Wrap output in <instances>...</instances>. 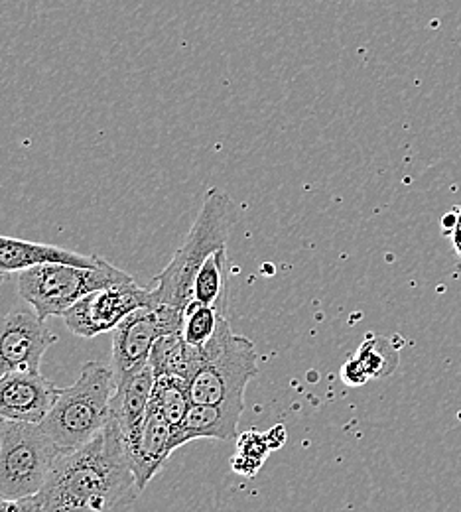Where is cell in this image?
Segmentation results:
<instances>
[{
  "instance_id": "obj_20",
  "label": "cell",
  "mask_w": 461,
  "mask_h": 512,
  "mask_svg": "<svg viewBox=\"0 0 461 512\" xmlns=\"http://www.w3.org/2000/svg\"><path fill=\"white\" fill-rule=\"evenodd\" d=\"M237 453L264 463L268 453H270L268 442H266V434L259 432V430H249V432L237 436Z\"/></svg>"
},
{
  "instance_id": "obj_7",
  "label": "cell",
  "mask_w": 461,
  "mask_h": 512,
  "mask_svg": "<svg viewBox=\"0 0 461 512\" xmlns=\"http://www.w3.org/2000/svg\"><path fill=\"white\" fill-rule=\"evenodd\" d=\"M184 310L150 304L134 310L113 331V373L121 383L148 365L158 337L180 331Z\"/></svg>"
},
{
  "instance_id": "obj_23",
  "label": "cell",
  "mask_w": 461,
  "mask_h": 512,
  "mask_svg": "<svg viewBox=\"0 0 461 512\" xmlns=\"http://www.w3.org/2000/svg\"><path fill=\"white\" fill-rule=\"evenodd\" d=\"M263 461H257V459H251L247 455H241V453H235L231 457V469L237 473V475H243V477H255L261 467H263Z\"/></svg>"
},
{
  "instance_id": "obj_10",
  "label": "cell",
  "mask_w": 461,
  "mask_h": 512,
  "mask_svg": "<svg viewBox=\"0 0 461 512\" xmlns=\"http://www.w3.org/2000/svg\"><path fill=\"white\" fill-rule=\"evenodd\" d=\"M60 390L42 373H8L0 377V426L8 422L42 424Z\"/></svg>"
},
{
  "instance_id": "obj_13",
  "label": "cell",
  "mask_w": 461,
  "mask_h": 512,
  "mask_svg": "<svg viewBox=\"0 0 461 512\" xmlns=\"http://www.w3.org/2000/svg\"><path fill=\"white\" fill-rule=\"evenodd\" d=\"M243 412L211 404H192L186 418L174 428V448H182L196 440H237V428Z\"/></svg>"
},
{
  "instance_id": "obj_15",
  "label": "cell",
  "mask_w": 461,
  "mask_h": 512,
  "mask_svg": "<svg viewBox=\"0 0 461 512\" xmlns=\"http://www.w3.org/2000/svg\"><path fill=\"white\" fill-rule=\"evenodd\" d=\"M148 365L154 373V379L158 377H178L188 383L190 367H192V347L184 341L180 331L166 333L156 339Z\"/></svg>"
},
{
  "instance_id": "obj_6",
  "label": "cell",
  "mask_w": 461,
  "mask_h": 512,
  "mask_svg": "<svg viewBox=\"0 0 461 512\" xmlns=\"http://www.w3.org/2000/svg\"><path fill=\"white\" fill-rule=\"evenodd\" d=\"M64 449L42 424L8 422L0 426V497L40 495Z\"/></svg>"
},
{
  "instance_id": "obj_5",
  "label": "cell",
  "mask_w": 461,
  "mask_h": 512,
  "mask_svg": "<svg viewBox=\"0 0 461 512\" xmlns=\"http://www.w3.org/2000/svg\"><path fill=\"white\" fill-rule=\"evenodd\" d=\"M134 282L131 274L99 256L91 268L73 264H46L20 272L16 278L20 298L42 318H62L71 306L91 292Z\"/></svg>"
},
{
  "instance_id": "obj_18",
  "label": "cell",
  "mask_w": 461,
  "mask_h": 512,
  "mask_svg": "<svg viewBox=\"0 0 461 512\" xmlns=\"http://www.w3.org/2000/svg\"><path fill=\"white\" fill-rule=\"evenodd\" d=\"M355 357L363 365L371 381L391 377L400 361L398 347L393 345L391 339L381 335H367L365 341L359 345Z\"/></svg>"
},
{
  "instance_id": "obj_27",
  "label": "cell",
  "mask_w": 461,
  "mask_h": 512,
  "mask_svg": "<svg viewBox=\"0 0 461 512\" xmlns=\"http://www.w3.org/2000/svg\"><path fill=\"white\" fill-rule=\"evenodd\" d=\"M458 227H461V207H458Z\"/></svg>"
},
{
  "instance_id": "obj_12",
  "label": "cell",
  "mask_w": 461,
  "mask_h": 512,
  "mask_svg": "<svg viewBox=\"0 0 461 512\" xmlns=\"http://www.w3.org/2000/svg\"><path fill=\"white\" fill-rule=\"evenodd\" d=\"M99 262L97 255H81L62 247L22 241L0 235V284L20 272L46 264H73L91 268Z\"/></svg>"
},
{
  "instance_id": "obj_3",
  "label": "cell",
  "mask_w": 461,
  "mask_h": 512,
  "mask_svg": "<svg viewBox=\"0 0 461 512\" xmlns=\"http://www.w3.org/2000/svg\"><path fill=\"white\" fill-rule=\"evenodd\" d=\"M259 375V353L255 343L233 331L221 318L211 341L192 347L188 388L194 404H211L243 412L245 390Z\"/></svg>"
},
{
  "instance_id": "obj_8",
  "label": "cell",
  "mask_w": 461,
  "mask_h": 512,
  "mask_svg": "<svg viewBox=\"0 0 461 512\" xmlns=\"http://www.w3.org/2000/svg\"><path fill=\"white\" fill-rule=\"evenodd\" d=\"M150 288H140L136 282L103 288L81 298L62 316L73 335L91 339L101 333L115 331L117 325L134 310L150 306Z\"/></svg>"
},
{
  "instance_id": "obj_14",
  "label": "cell",
  "mask_w": 461,
  "mask_h": 512,
  "mask_svg": "<svg viewBox=\"0 0 461 512\" xmlns=\"http://www.w3.org/2000/svg\"><path fill=\"white\" fill-rule=\"evenodd\" d=\"M152 386H154V373L150 365H146L142 371L134 373L129 379L117 383L111 410H113V420L121 428L123 442H131L132 438L140 432L150 408Z\"/></svg>"
},
{
  "instance_id": "obj_22",
  "label": "cell",
  "mask_w": 461,
  "mask_h": 512,
  "mask_svg": "<svg viewBox=\"0 0 461 512\" xmlns=\"http://www.w3.org/2000/svg\"><path fill=\"white\" fill-rule=\"evenodd\" d=\"M42 511V497H26V499H6L0 497V512H40Z\"/></svg>"
},
{
  "instance_id": "obj_4",
  "label": "cell",
  "mask_w": 461,
  "mask_h": 512,
  "mask_svg": "<svg viewBox=\"0 0 461 512\" xmlns=\"http://www.w3.org/2000/svg\"><path fill=\"white\" fill-rule=\"evenodd\" d=\"M115 388L113 367H105L99 361L85 363L77 381L60 390L42 428L64 451L89 444L113 420Z\"/></svg>"
},
{
  "instance_id": "obj_24",
  "label": "cell",
  "mask_w": 461,
  "mask_h": 512,
  "mask_svg": "<svg viewBox=\"0 0 461 512\" xmlns=\"http://www.w3.org/2000/svg\"><path fill=\"white\" fill-rule=\"evenodd\" d=\"M266 434V442H268V448L270 451H276V449L284 448L286 440H288V432H286V426L284 424H276L272 426Z\"/></svg>"
},
{
  "instance_id": "obj_25",
  "label": "cell",
  "mask_w": 461,
  "mask_h": 512,
  "mask_svg": "<svg viewBox=\"0 0 461 512\" xmlns=\"http://www.w3.org/2000/svg\"><path fill=\"white\" fill-rule=\"evenodd\" d=\"M456 229H458V209H452L442 217V235L452 237Z\"/></svg>"
},
{
  "instance_id": "obj_1",
  "label": "cell",
  "mask_w": 461,
  "mask_h": 512,
  "mask_svg": "<svg viewBox=\"0 0 461 512\" xmlns=\"http://www.w3.org/2000/svg\"><path fill=\"white\" fill-rule=\"evenodd\" d=\"M140 495L115 420L81 448L64 451L40 497V512H115Z\"/></svg>"
},
{
  "instance_id": "obj_21",
  "label": "cell",
  "mask_w": 461,
  "mask_h": 512,
  "mask_svg": "<svg viewBox=\"0 0 461 512\" xmlns=\"http://www.w3.org/2000/svg\"><path fill=\"white\" fill-rule=\"evenodd\" d=\"M339 377L347 386H363L367 381H371L367 371L363 369V365L357 361V357H351L343 363V367L339 371Z\"/></svg>"
},
{
  "instance_id": "obj_9",
  "label": "cell",
  "mask_w": 461,
  "mask_h": 512,
  "mask_svg": "<svg viewBox=\"0 0 461 512\" xmlns=\"http://www.w3.org/2000/svg\"><path fill=\"white\" fill-rule=\"evenodd\" d=\"M58 335L36 312L12 310L0 316V377L8 373H40L46 351Z\"/></svg>"
},
{
  "instance_id": "obj_19",
  "label": "cell",
  "mask_w": 461,
  "mask_h": 512,
  "mask_svg": "<svg viewBox=\"0 0 461 512\" xmlns=\"http://www.w3.org/2000/svg\"><path fill=\"white\" fill-rule=\"evenodd\" d=\"M221 318L223 316L217 308H211V306L201 304L198 300H192L184 308L180 333L190 347L199 349L211 341V337L215 335V331L219 327Z\"/></svg>"
},
{
  "instance_id": "obj_16",
  "label": "cell",
  "mask_w": 461,
  "mask_h": 512,
  "mask_svg": "<svg viewBox=\"0 0 461 512\" xmlns=\"http://www.w3.org/2000/svg\"><path fill=\"white\" fill-rule=\"evenodd\" d=\"M192 394L188 383L178 377H158L154 379L150 408H154L170 426L178 428L192 408Z\"/></svg>"
},
{
  "instance_id": "obj_17",
  "label": "cell",
  "mask_w": 461,
  "mask_h": 512,
  "mask_svg": "<svg viewBox=\"0 0 461 512\" xmlns=\"http://www.w3.org/2000/svg\"><path fill=\"white\" fill-rule=\"evenodd\" d=\"M225 272H227V247L215 251L199 268L194 280V300L221 312L225 298Z\"/></svg>"
},
{
  "instance_id": "obj_26",
  "label": "cell",
  "mask_w": 461,
  "mask_h": 512,
  "mask_svg": "<svg viewBox=\"0 0 461 512\" xmlns=\"http://www.w3.org/2000/svg\"><path fill=\"white\" fill-rule=\"evenodd\" d=\"M450 241H452V245H454V251H456V256H458V260H460L461 264V227H458V229L454 231V235L450 237Z\"/></svg>"
},
{
  "instance_id": "obj_11",
  "label": "cell",
  "mask_w": 461,
  "mask_h": 512,
  "mask_svg": "<svg viewBox=\"0 0 461 512\" xmlns=\"http://www.w3.org/2000/svg\"><path fill=\"white\" fill-rule=\"evenodd\" d=\"M127 457L131 463L134 481L138 491L142 493L146 485L160 473V469L168 463L174 448V426H170L154 408H148L146 420L140 432L125 442Z\"/></svg>"
},
{
  "instance_id": "obj_2",
  "label": "cell",
  "mask_w": 461,
  "mask_h": 512,
  "mask_svg": "<svg viewBox=\"0 0 461 512\" xmlns=\"http://www.w3.org/2000/svg\"><path fill=\"white\" fill-rule=\"evenodd\" d=\"M233 225L235 201L225 190L209 188L184 245L150 282L152 304L184 310L194 300V280L199 268L215 251L227 247Z\"/></svg>"
}]
</instances>
